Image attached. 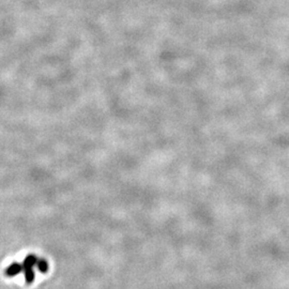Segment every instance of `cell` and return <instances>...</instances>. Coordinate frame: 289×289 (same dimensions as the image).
Instances as JSON below:
<instances>
[{"instance_id":"1","label":"cell","mask_w":289,"mask_h":289,"mask_svg":"<svg viewBox=\"0 0 289 289\" xmlns=\"http://www.w3.org/2000/svg\"><path fill=\"white\" fill-rule=\"evenodd\" d=\"M37 261L38 258L35 255H28L25 260H24V264H23V270H24V273H25V278H26V283L30 285L33 281H34V271H33V267L37 266Z\"/></svg>"},{"instance_id":"2","label":"cell","mask_w":289,"mask_h":289,"mask_svg":"<svg viewBox=\"0 0 289 289\" xmlns=\"http://www.w3.org/2000/svg\"><path fill=\"white\" fill-rule=\"evenodd\" d=\"M22 270H23V266L22 265H20L19 263H13V264H11L10 266H9L6 269L5 273H6L7 276L12 277V276H15V275L19 274Z\"/></svg>"},{"instance_id":"3","label":"cell","mask_w":289,"mask_h":289,"mask_svg":"<svg viewBox=\"0 0 289 289\" xmlns=\"http://www.w3.org/2000/svg\"><path fill=\"white\" fill-rule=\"evenodd\" d=\"M37 267L38 269L41 271L42 273H46L47 271H49V264H47V261L41 258V259H38L37 261Z\"/></svg>"}]
</instances>
